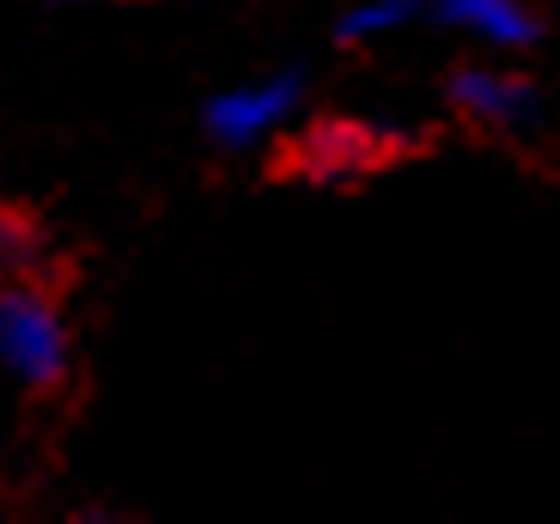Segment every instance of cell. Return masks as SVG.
Instances as JSON below:
<instances>
[{
  "label": "cell",
  "mask_w": 560,
  "mask_h": 524,
  "mask_svg": "<svg viewBox=\"0 0 560 524\" xmlns=\"http://www.w3.org/2000/svg\"><path fill=\"white\" fill-rule=\"evenodd\" d=\"M415 19H427V0H353L336 19V43H372V37H396Z\"/></svg>",
  "instance_id": "5"
},
{
  "label": "cell",
  "mask_w": 560,
  "mask_h": 524,
  "mask_svg": "<svg viewBox=\"0 0 560 524\" xmlns=\"http://www.w3.org/2000/svg\"><path fill=\"white\" fill-rule=\"evenodd\" d=\"M0 372L31 391V397H56L73 379V329L61 299L37 275L0 281Z\"/></svg>",
  "instance_id": "1"
},
{
  "label": "cell",
  "mask_w": 560,
  "mask_h": 524,
  "mask_svg": "<svg viewBox=\"0 0 560 524\" xmlns=\"http://www.w3.org/2000/svg\"><path fill=\"white\" fill-rule=\"evenodd\" d=\"M427 19L439 31H457V37L493 49V56H524L542 43V19L524 0H427Z\"/></svg>",
  "instance_id": "4"
},
{
  "label": "cell",
  "mask_w": 560,
  "mask_h": 524,
  "mask_svg": "<svg viewBox=\"0 0 560 524\" xmlns=\"http://www.w3.org/2000/svg\"><path fill=\"white\" fill-rule=\"evenodd\" d=\"M56 7H80V0H56Z\"/></svg>",
  "instance_id": "7"
},
{
  "label": "cell",
  "mask_w": 560,
  "mask_h": 524,
  "mask_svg": "<svg viewBox=\"0 0 560 524\" xmlns=\"http://www.w3.org/2000/svg\"><path fill=\"white\" fill-rule=\"evenodd\" d=\"M299 110H305V68H275V73H256V80L213 92L201 104V135L220 153H256L275 135H287Z\"/></svg>",
  "instance_id": "2"
},
{
  "label": "cell",
  "mask_w": 560,
  "mask_h": 524,
  "mask_svg": "<svg viewBox=\"0 0 560 524\" xmlns=\"http://www.w3.org/2000/svg\"><path fill=\"white\" fill-rule=\"evenodd\" d=\"M445 98L457 116H469L481 128H500V135H524L542 116L536 80H524L518 68H500V61H463V68H451Z\"/></svg>",
  "instance_id": "3"
},
{
  "label": "cell",
  "mask_w": 560,
  "mask_h": 524,
  "mask_svg": "<svg viewBox=\"0 0 560 524\" xmlns=\"http://www.w3.org/2000/svg\"><path fill=\"white\" fill-rule=\"evenodd\" d=\"M37 263H43L37 220L0 201V281H13V275H37Z\"/></svg>",
  "instance_id": "6"
}]
</instances>
